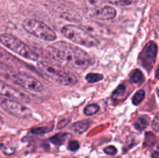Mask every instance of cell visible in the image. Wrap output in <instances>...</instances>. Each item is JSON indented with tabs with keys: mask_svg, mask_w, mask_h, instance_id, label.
<instances>
[{
	"mask_svg": "<svg viewBox=\"0 0 159 158\" xmlns=\"http://www.w3.org/2000/svg\"><path fill=\"white\" fill-rule=\"evenodd\" d=\"M15 73V71H12L9 67L3 64L2 63L0 62V76L6 77V78L12 79V75Z\"/></svg>",
	"mask_w": 159,
	"mask_h": 158,
	"instance_id": "15",
	"label": "cell"
},
{
	"mask_svg": "<svg viewBox=\"0 0 159 158\" xmlns=\"http://www.w3.org/2000/svg\"><path fill=\"white\" fill-rule=\"evenodd\" d=\"M37 67L46 77L62 85L71 86L78 82L77 77L74 74L48 60H38Z\"/></svg>",
	"mask_w": 159,
	"mask_h": 158,
	"instance_id": "2",
	"label": "cell"
},
{
	"mask_svg": "<svg viewBox=\"0 0 159 158\" xmlns=\"http://www.w3.org/2000/svg\"><path fill=\"white\" fill-rule=\"evenodd\" d=\"M125 91H126V87L124 86V85H120L119 86L117 87V88L113 91V96H112V97H113V99H119L120 97H122V96L124 95Z\"/></svg>",
	"mask_w": 159,
	"mask_h": 158,
	"instance_id": "22",
	"label": "cell"
},
{
	"mask_svg": "<svg viewBox=\"0 0 159 158\" xmlns=\"http://www.w3.org/2000/svg\"><path fill=\"white\" fill-rule=\"evenodd\" d=\"M144 80V74L139 69H135L130 75V81L133 84H141Z\"/></svg>",
	"mask_w": 159,
	"mask_h": 158,
	"instance_id": "14",
	"label": "cell"
},
{
	"mask_svg": "<svg viewBox=\"0 0 159 158\" xmlns=\"http://www.w3.org/2000/svg\"><path fill=\"white\" fill-rule=\"evenodd\" d=\"M116 15V11L113 6H105L102 7L95 8L91 11L90 15L93 18L99 20H110L115 18Z\"/></svg>",
	"mask_w": 159,
	"mask_h": 158,
	"instance_id": "10",
	"label": "cell"
},
{
	"mask_svg": "<svg viewBox=\"0 0 159 158\" xmlns=\"http://www.w3.org/2000/svg\"><path fill=\"white\" fill-rule=\"evenodd\" d=\"M79 143L76 140H72V141H70L69 143H68V150H71V151H77L79 149Z\"/></svg>",
	"mask_w": 159,
	"mask_h": 158,
	"instance_id": "24",
	"label": "cell"
},
{
	"mask_svg": "<svg viewBox=\"0 0 159 158\" xmlns=\"http://www.w3.org/2000/svg\"><path fill=\"white\" fill-rule=\"evenodd\" d=\"M105 2L104 0H89V4L93 5V6H99L102 2Z\"/></svg>",
	"mask_w": 159,
	"mask_h": 158,
	"instance_id": "27",
	"label": "cell"
},
{
	"mask_svg": "<svg viewBox=\"0 0 159 158\" xmlns=\"http://www.w3.org/2000/svg\"><path fill=\"white\" fill-rule=\"evenodd\" d=\"M0 43L6 48L16 53L18 55L30 60H38L39 55L35 50L22 41L20 39L9 33H2L0 35Z\"/></svg>",
	"mask_w": 159,
	"mask_h": 158,
	"instance_id": "4",
	"label": "cell"
},
{
	"mask_svg": "<svg viewBox=\"0 0 159 158\" xmlns=\"http://www.w3.org/2000/svg\"><path fill=\"white\" fill-rule=\"evenodd\" d=\"M155 141H156V137H155V136L153 133H151V132L146 133L145 139H144V145H147L148 147H152V146L155 145Z\"/></svg>",
	"mask_w": 159,
	"mask_h": 158,
	"instance_id": "20",
	"label": "cell"
},
{
	"mask_svg": "<svg viewBox=\"0 0 159 158\" xmlns=\"http://www.w3.org/2000/svg\"><path fill=\"white\" fill-rule=\"evenodd\" d=\"M104 1L116 6H127L136 3L138 0H104Z\"/></svg>",
	"mask_w": 159,
	"mask_h": 158,
	"instance_id": "17",
	"label": "cell"
},
{
	"mask_svg": "<svg viewBox=\"0 0 159 158\" xmlns=\"http://www.w3.org/2000/svg\"><path fill=\"white\" fill-rule=\"evenodd\" d=\"M145 97V91L144 90H139L134 94L132 98V103L134 105H138L142 102Z\"/></svg>",
	"mask_w": 159,
	"mask_h": 158,
	"instance_id": "18",
	"label": "cell"
},
{
	"mask_svg": "<svg viewBox=\"0 0 159 158\" xmlns=\"http://www.w3.org/2000/svg\"><path fill=\"white\" fill-rule=\"evenodd\" d=\"M103 151L105 152V153H107V155L113 156V155H115L117 153V149H116L114 146H108V147L104 148Z\"/></svg>",
	"mask_w": 159,
	"mask_h": 158,
	"instance_id": "25",
	"label": "cell"
},
{
	"mask_svg": "<svg viewBox=\"0 0 159 158\" xmlns=\"http://www.w3.org/2000/svg\"><path fill=\"white\" fill-rule=\"evenodd\" d=\"M158 54V46L153 41H150L141 54V63L147 69L153 66Z\"/></svg>",
	"mask_w": 159,
	"mask_h": 158,
	"instance_id": "9",
	"label": "cell"
},
{
	"mask_svg": "<svg viewBox=\"0 0 159 158\" xmlns=\"http://www.w3.org/2000/svg\"><path fill=\"white\" fill-rule=\"evenodd\" d=\"M61 31L64 37L73 43L86 47H95L99 45V40L96 37L79 26L71 24L65 25Z\"/></svg>",
	"mask_w": 159,
	"mask_h": 158,
	"instance_id": "3",
	"label": "cell"
},
{
	"mask_svg": "<svg viewBox=\"0 0 159 158\" xmlns=\"http://www.w3.org/2000/svg\"><path fill=\"white\" fill-rule=\"evenodd\" d=\"M149 121H150V119H149L148 116H140V117L137 119L136 122L134 123V127L138 130V131H142V130H144V129L148 125Z\"/></svg>",
	"mask_w": 159,
	"mask_h": 158,
	"instance_id": "13",
	"label": "cell"
},
{
	"mask_svg": "<svg viewBox=\"0 0 159 158\" xmlns=\"http://www.w3.org/2000/svg\"><path fill=\"white\" fill-rule=\"evenodd\" d=\"M0 95L6 99H14L19 102H29L30 96L26 93H23L16 89L12 85L0 80Z\"/></svg>",
	"mask_w": 159,
	"mask_h": 158,
	"instance_id": "8",
	"label": "cell"
},
{
	"mask_svg": "<svg viewBox=\"0 0 159 158\" xmlns=\"http://www.w3.org/2000/svg\"><path fill=\"white\" fill-rule=\"evenodd\" d=\"M11 80L29 91L40 92L43 90V84L35 77L26 72H15Z\"/></svg>",
	"mask_w": 159,
	"mask_h": 158,
	"instance_id": "7",
	"label": "cell"
},
{
	"mask_svg": "<svg viewBox=\"0 0 159 158\" xmlns=\"http://www.w3.org/2000/svg\"><path fill=\"white\" fill-rule=\"evenodd\" d=\"M16 60L14 58L13 56H12L7 51L0 47V62L1 63H2L3 64L6 65L8 67H11L15 64Z\"/></svg>",
	"mask_w": 159,
	"mask_h": 158,
	"instance_id": "11",
	"label": "cell"
},
{
	"mask_svg": "<svg viewBox=\"0 0 159 158\" xmlns=\"http://www.w3.org/2000/svg\"><path fill=\"white\" fill-rule=\"evenodd\" d=\"M85 79L89 83H96L103 79V74L99 73H89L85 76Z\"/></svg>",
	"mask_w": 159,
	"mask_h": 158,
	"instance_id": "16",
	"label": "cell"
},
{
	"mask_svg": "<svg viewBox=\"0 0 159 158\" xmlns=\"http://www.w3.org/2000/svg\"><path fill=\"white\" fill-rule=\"evenodd\" d=\"M91 125V122L89 120H82L75 122L72 125V129L78 134H82L88 130Z\"/></svg>",
	"mask_w": 159,
	"mask_h": 158,
	"instance_id": "12",
	"label": "cell"
},
{
	"mask_svg": "<svg viewBox=\"0 0 159 158\" xmlns=\"http://www.w3.org/2000/svg\"><path fill=\"white\" fill-rule=\"evenodd\" d=\"M23 28L26 32L34 37L46 41H54L57 35L52 28L37 19H26L23 22Z\"/></svg>",
	"mask_w": 159,
	"mask_h": 158,
	"instance_id": "5",
	"label": "cell"
},
{
	"mask_svg": "<svg viewBox=\"0 0 159 158\" xmlns=\"http://www.w3.org/2000/svg\"><path fill=\"white\" fill-rule=\"evenodd\" d=\"M51 129H49L48 126L44 127H39V128H33L31 129V132L33 133H35V134L40 135V134H44V133H48V132L51 131Z\"/></svg>",
	"mask_w": 159,
	"mask_h": 158,
	"instance_id": "23",
	"label": "cell"
},
{
	"mask_svg": "<svg viewBox=\"0 0 159 158\" xmlns=\"http://www.w3.org/2000/svg\"><path fill=\"white\" fill-rule=\"evenodd\" d=\"M99 106L97 104H90L84 108V113L86 116H93L99 112Z\"/></svg>",
	"mask_w": 159,
	"mask_h": 158,
	"instance_id": "19",
	"label": "cell"
},
{
	"mask_svg": "<svg viewBox=\"0 0 159 158\" xmlns=\"http://www.w3.org/2000/svg\"><path fill=\"white\" fill-rule=\"evenodd\" d=\"M0 107L6 112L19 119H29L32 116L30 108L14 99L0 97Z\"/></svg>",
	"mask_w": 159,
	"mask_h": 158,
	"instance_id": "6",
	"label": "cell"
},
{
	"mask_svg": "<svg viewBox=\"0 0 159 158\" xmlns=\"http://www.w3.org/2000/svg\"><path fill=\"white\" fill-rule=\"evenodd\" d=\"M158 128H159L158 117V116H156L155 117V119L153 120V123H152V129H153L154 131L158 132Z\"/></svg>",
	"mask_w": 159,
	"mask_h": 158,
	"instance_id": "26",
	"label": "cell"
},
{
	"mask_svg": "<svg viewBox=\"0 0 159 158\" xmlns=\"http://www.w3.org/2000/svg\"><path fill=\"white\" fill-rule=\"evenodd\" d=\"M152 158H158V153L157 150H155V151L153 152V153H152Z\"/></svg>",
	"mask_w": 159,
	"mask_h": 158,
	"instance_id": "28",
	"label": "cell"
},
{
	"mask_svg": "<svg viewBox=\"0 0 159 158\" xmlns=\"http://www.w3.org/2000/svg\"><path fill=\"white\" fill-rule=\"evenodd\" d=\"M2 123H3V119H2V118L1 117V116H0V125Z\"/></svg>",
	"mask_w": 159,
	"mask_h": 158,
	"instance_id": "29",
	"label": "cell"
},
{
	"mask_svg": "<svg viewBox=\"0 0 159 158\" xmlns=\"http://www.w3.org/2000/svg\"><path fill=\"white\" fill-rule=\"evenodd\" d=\"M68 134H57L54 136H52V137L50 138V141H51L52 143L56 144V145H60L65 140V138L66 137Z\"/></svg>",
	"mask_w": 159,
	"mask_h": 158,
	"instance_id": "21",
	"label": "cell"
},
{
	"mask_svg": "<svg viewBox=\"0 0 159 158\" xmlns=\"http://www.w3.org/2000/svg\"><path fill=\"white\" fill-rule=\"evenodd\" d=\"M48 50L53 57L78 70L87 69L94 63L89 53L68 42L52 43L48 46Z\"/></svg>",
	"mask_w": 159,
	"mask_h": 158,
	"instance_id": "1",
	"label": "cell"
}]
</instances>
